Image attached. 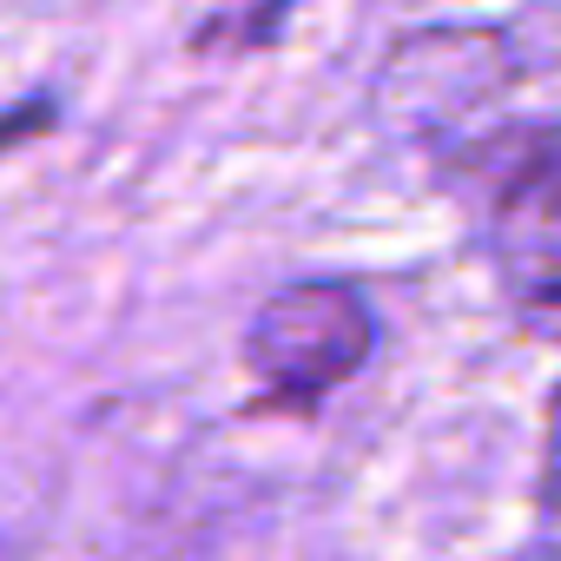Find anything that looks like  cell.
I'll use <instances>...</instances> for the list:
<instances>
[{
  "label": "cell",
  "mask_w": 561,
  "mask_h": 561,
  "mask_svg": "<svg viewBox=\"0 0 561 561\" xmlns=\"http://www.w3.org/2000/svg\"><path fill=\"white\" fill-rule=\"evenodd\" d=\"M377 351V311L351 285H285L257 305L244 331V364L271 403H318L351 383Z\"/></svg>",
  "instance_id": "obj_1"
},
{
  "label": "cell",
  "mask_w": 561,
  "mask_h": 561,
  "mask_svg": "<svg viewBox=\"0 0 561 561\" xmlns=\"http://www.w3.org/2000/svg\"><path fill=\"white\" fill-rule=\"evenodd\" d=\"M489 271L502 311L535 344H561V139L528 146L489 198Z\"/></svg>",
  "instance_id": "obj_2"
},
{
  "label": "cell",
  "mask_w": 561,
  "mask_h": 561,
  "mask_svg": "<svg viewBox=\"0 0 561 561\" xmlns=\"http://www.w3.org/2000/svg\"><path fill=\"white\" fill-rule=\"evenodd\" d=\"M515 60L495 34L476 27H430L390 47L383 73H377V119L403 139H436L449 126H462L476 106H489L508 87Z\"/></svg>",
  "instance_id": "obj_3"
},
{
  "label": "cell",
  "mask_w": 561,
  "mask_h": 561,
  "mask_svg": "<svg viewBox=\"0 0 561 561\" xmlns=\"http://www.w3.org/2000/svg\"><path fill=\"white\" fill-rule=\"evenodd\" d=\"M541 508L561 515V390L548 397V423H541Z\"/></svg>",
  "instance_id": "obj_4"
},
{
  "label": "cell",
  "mask_w": 561,
  "mask_h": 561,
  "mask_svg": "<svg viewBox=\"0 0 561 561\" xmlns=\"http://www.w3.org/2000/svg\"><path fill=\"white\" fill-rule=\"evenodd\" d=\"M34 126H47V106H21V113H8V119H0V152L14 146V133H34Z\"/></svg>",
  "instance_id": "obj_5"
}]
</instances>
